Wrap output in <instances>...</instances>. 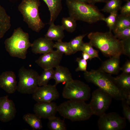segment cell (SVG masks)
I'll return each mask as SVG.
<instances>
[{"instance_id":"cell-27","label":"cell","mask_w":130,"mask_h":130,"mask_svg":"<svg viewBox=\"0 0 130 130\" xmlns=\"http://www.w3.org/2000/svg\"><path fill=\"white\" fill-rule=\"evenodd\" d=\"M106 3L102 10L107 13L118 11L121 7V0H108Z\"/></svg>"},{"instance_id":"cell-15","label":"cell","mask_w":130,"mask_h":130,"mask_svg":"<svg viewBox=\"0 0 130 130\" xmlns=\"http://www.w3.org/2000/svg\"><path fill=\"white\" fill-rule=\"evenodd\" d=\"M17 81L14 73L6 71L0 75V87L9 94L14 93L17 90Z\"/></svg>"},{"instance_id":"cell-1","label":"cell","mask_w":130,"mask_h":130,"mask_svg":"<svg viewBox=\"0 0 130 130\" xmlns=\"http://www.w3.org/2000/svg\"><path fill=\"white\" fill-rule=\"evenodd\" d=\"M84 77L88 82L91 83L106 92L117 100L125 99L124 92L111 75L99 69L84 72Z\"/></svg>"},{"instance_id":"cell-21","label":"cell","mask_w":130,"mask_h":130,"mask_svg":"<svg viewBox=\"0 0 130 130\" xmlns=\"http://www.w3.org/2000/svg\"><path fill=\"white\" fill-rule=\"evenodd\" d=\"M50 25L45 37L52 41H62L65 36L64 32V30L62 26L55 25L54 23Z\"/></svg>"},{"instance_id":"cell-25","label":"cell","mask_w":130,"mask_h":130,"mask_svg":"<svg viewBox=\"0 0 130 130\" xmlns=\"http://www.w3.org/2000/svg\"><path fill=\"white\" fill-rule=\"evenodd\" d=\"M47 126L51 130H66V125L64 120L54 116L48 119Z\"/></svg>"},{"instance_id":"cell-26","label":"cell","mask_w":130,"mask_h":130,"mask_svg":"<svg viewBox=\"0 0 130 130\" xmlns=\"http://www.w3.org/2000/svg\"><path fill=\"white\" fill-rule=\"evenodd\" d=\"M40 75H39L38 80V85L40 86L48 84L50 79H53L54 72L53 69L44 70Z\"/></svg>"},{"instance_id":"cell-12","label":"cell","mask_w":130,"mask_h":130,"mask_svg":"<svg viewBox=\"0 0 130 130\" xmlns=\"http://www.w3.org/2000/svg\"><path fill=\"white\" fill-rule=\"evenodd\" d=\"M63 54L57 50L42 54L35 61L44 70L53 69L59 65Z\"/></svg>"},{"instance_id":"cell-34","label":"cell","mask_w":130,"mask_h":130,"mask_svg":"<svg viewBox=\"0 0 130 130\" xmlns=\"http://www.w3.org/2000/svg\"><path fill=\"white\" fill-rule=\"evenodd\" d=\"M122 106L123 108V112L124 117L130 122V104L127 103L125 99L121 100Z\"/></svg>"},{"instance_id":"cell-22","label":"cell","mask_w":130,"mask_h":130,"mask_svg":"<svg viewBox=\"0 0 130 130\" xmlns=\"http://www.w3.org/2000/svg\"><path fill=\"white\" fill-rule=\"evenodd\" d=\"M11 26L10 17L4 8L0 5V39L3 37Z\"/></svg>"},{"instance_id":"cell-30","label":"cell","mask_w":130,"mask_h":130,"mask_svg":"<svg viewBox=\"0 0 130 130\" xmlns=\"http://www.w3.org/2000/svg\"><path fill=\"white\" fill-rule=\"evenodd\" d=\"M54 48L66 55H69L73 54L69 42H64L62 41H57L54 43Z\"/></svg>"},{"instance_id":"cell-9","label":"cell","mask_w":130,"mask_h":130,"mask_svg":"<svg viewBox=\"0 0 130 130\" xmlns=\"http://www.w3.org/2000/svg\"><path fill=\"white\" fill-rule=\"evenodd\" d=\"M113 98L108 93L98 88L92 93L89 104L93 115L100 116L105 113L111 103Z\"/></svg>"},{"instance_id":"cell-37","label":"cell","mask_w":130,"mask_h":130,"mask_svg":"<svg viewBox=\"0 0 130 130\" xmlns=\"http://www.w3.org/2000/svg\"><path fill=\"white\" fill-rule=\"evenodd\" d=\"M121 14L125 15H130V1H127L126 3L122 6L120 9Z\"/></svg>"},{"instance_id":"cell-20","label":"cell","mask_w":130,"mask_h":130,"mask_svg":"<svg viewBox=\"0 0 130 130\" xmlns=\"http://www.w3.org/2000/svg\"><path fill=\"white\" fill-rule=\"evenodd\" d=\"M47 6L50 13L49 24L54 22L62 9V0H43Z\"/></svg>"},{"instance_id":"cell-33","label":"cell","mask_w":130,"mask_h":130,"mask_svg":"<svg viewBox=\"0 0 130 130\" xmlns=\"http://www.w3.org/2000/svg\"><path fill=\"white\" fill-rule=\"evenodd\" d=\"M114 34V36L119 40L130 38V27L118 31Z\"/></svg>"},{"instance_id":"cell-8","label":"cell","mask_w":130,"mask_h":130,"mask_svg":"<svg viewBox=\"0 0 130 130\" xmlns=\"http://www.w3.org/2000/svg\"><path fill=\"white\" fill-rule=\"evenodd\" d=\"M19 81L17 90L22 94H32L39 86V75L35 70L21 67L18 72Z\"/></svg>"},{"instance_id":"cell-19","label":"cell","mask_w":130,"mask_h":130,"mask_svg":"<svg viewBox=\"0 0 130 130\" xmlns=\"http://www.w3.org/2000/svg\"><path fill=\"white\" fill-rule=\"evenodd\" d=\"M114 78L124 94L126 101L130 105V74L122 73Z\"/></svg>"},{"instance_id":"cell-38","label":"cell","mask_w":130,"mask_h":130,"mask_svg":"<svg viewBox=\"0 0 130 130\" xmlns=\"http://www.w3.org/2000/svg\"><path fill=\"white\" fill-rule=\"evenodd\" d=\"M120 70L123 73L127 74L130 73V60L127 61L122 67H120Z\"/></svg>"},{"instance_id":"cell-28","label":"cell","mask_w":130,"mask_h":130,"mask_svg":"<svg viewBox=\"0 0 130 130\" xmlns=\"http://www.w3.org/2000/svg\"><path fill=\"white\" fill-rule=\"evenodd\" d=\"M61 23L64 30L70 32L74 31L77 26L76 20L70 16L63 18Z\"/></svg>"},{"instance_id":"cell-7","label":"cell","mask_w":130,"mask_h":130,"mask_svg":"<svg viewBox=\"0 0 130 130\" xmlns=\"http://www.w3.org/2000/svg\"><path fill=\"white\" fill-rule=\"evenodd\" d=\"M89 85L79 80L73 79L65 84L62 92L64 98L71 100H88L91 96Z\"/></svg>"},{"instance_id":"cell-31","label":"cell","mask_w":130,"mask_h":130,"mask_svg":"<svg viewBox=\"0 0 130 130\" xmlns=\"http://www.w3.org/2000/svg\"><path fill=\"white\" fill-rule=\"evenodd\" d=\"M93 46L90 42L89 43H84L81 47L80 51L88 54L90 57L91 60L93 58H97L101 60L99 56L98 51L94 49Z\"/></svg>"},{"instance_id":"cell-17","label":"cell","mask_w":130,"mask_h":130,"mask_svg":"<svg viewBox=\"0 0 130 130\" xmlns=\"http://www.w3.org/2000/svg\"><path fill=\"white\" fill-rule=\"evenodd\" d=\"M120 56L112 57L104 62L99 69L110 74L117 75L120 70Z\"/></svg>"},{"instance_id":"cell-14","label":"cell","mask_w":130,"mask_h":130,"mask_svg":"<svg viewBox=\"0 0 130 130\" xmlns=\"http://www.w3.org/2000/svg\"><path fill=\"white\" fill-rule=\"evenodd\" d=\"M58 106L56 103L52 102H37L34 105L33 111L41 118L49 119L55 116L58 112Z\"/></svg>"},{"instance_id":"cell-35","label":"cell","mask_w":130,"mask_h":130,"mask_svg":"<svg viewBox=\"0 0 130 130\" xmlns=\"http://www.w3.org/2000/svg\"><path fill=\"white\" fill-rule=\"evenodd\" d=\"M76 61L78 64V66L76 69V71H86L88 61L81 58H78Z\"/></svg>"},{"instance_id":"cell-42","label":"cell","mask_w":130,"mask_h":130,"mask_svg":"<svg viewBox=\"0 0 130 130\" xmlns=\"http://www.w3.org/2000/svg\"><path fill=\"white\" fill-rule=\"evenodd\" d=\"M124 0L127 1H128V0Z\"/></svg>"},{"instance_id":"cell-2","label":"cell","mask_w":130,"mask_h":130,"mask_svg":"<svg viewBox=\"0 0 130 130\" xmlns=\"http://www.w3.org/2000/svg\"><path fill=\"white\" fill-rule=\"evenodd\" d=\"M88 37L92 46L99 50L106 56H120L122 54V41L117 38L111 31L91 32Z\"/></svg>"},{"instance_id":"cell-23","label":"cell","mask_w":130,"mask_h":130,"mask_svg":"<svg viewBox=\"0 0 130 130\" xmlns=\"http://www.w3.org/2000/svg\"><path fill=\"white\" fill-rule=\"evenodd\" d=\"M23 118L33 130H39L43 127L41 118L35 113L26 114L24 115Z\"/></svg>"},{"instance_id":"cell-18","label":"cell","mask_w":130,"mask_h":130,"mask_svg":"<svg viewBox=\"0 0 130 130\" xmlns=\"http://www.w3.org/2000/svg\"><path fill=\"white\" fill-rule=\"evenodd\" d=\"M55 68L53 78L55 80V85L56 86L61 83L65 84L73 79L71 73L67 68L59 65Z\"/></svg>"},{"instance_id":"cell-24","label":"cell","mask_w":130,"mask_h":130,"mask_svg":"<svg viewBox=\"0 0 130 130\" xmlns=\"http://www.w3.org/2000/svg\"><path fill=\"white\" fill-rule=\"evenodd\" d=\"M130 27V15L120 14L118 15L115 26L113 30L114 33Z\"/></svg>"},{"instance_id":"cell-29","label":"cell","mask_w":130,"mask_h":130,"mask_svg":"<svg viewBox=\"0 0 130 130\" xmlns=\"http://www.w3.org/2000/svg\"><path fill=\"white\" fill-rule=\"evenodd\" d=\"M87 34H86L79 35L69 42L73 54L78 51H80L81 47L84 43L83 41V39Z\"/></svg>"},{"instance_id":"cell-16","label":"cell","mask_w":130,"mask_h":130,"mask_svg":"<svg viewBox=\"0 0 130 130\" xmlns=\"http://www.w3.org/2000/svg\"><path fill=\"white\" fill-rule=\"evenodd\" d=\"M54 44L52 40L45 37L39 38L32 43V51L35 54L48 53L53 50Z\"/></svg>"},{"instance_id":"cell-40","label":"cell","mask_w":130,"mask_h":130,"mask_svg":"<svg viewBox=\"0 0 130 130\" xmlns=\"http://www.w3.org/2000/svg\"><path fill=\"white\" fill-rule=\"evenodd\" d=\"M108 0H91L90 4L94 5V4L98 2H105Z\"/></svg>"},{"instance_id":"cell-36","label":"cell","mask_w":130,"mask_h":130,"mask_svg":"<svg viewBox=\"0 0 130 130\" xmlns=\"http://www.w3.org/2000/svg\"><path fill=\"white\" fill-rule=\"evenodd\" d=\"M123 44V54L130 57V38L121 40Z\"/></svg>"},{"instance_id":"cell-39","label":"cell","mask_w":130,"mask_h":130,"mask_svg":"<svg viewBox=\"0 0 130 130\" xmlns=\"http://www.w3.org/2000/svg\"><path fill=\"white\" fill-rule=\"evenodd\" d=\"M82 58L88 61L89 60H91L89 55L85 52H83L82 53Z\"/></svg>"},{"instance_id":"cell-4","label":"cell","mask_w":130,"mask_h":130,"mask_svg":"<svg viewBox=\"0 0 130 130\" xmlns=\"http://www.w3.org/2000/svg\"><path fill=\"white\" fill-rule=\"evenodd\" d=\"M57 111L72 122L85 121L93 115L89 104L78 100L69 99L63 102L58 106Z\"/></svg>"},{"instance_id":"cell-11","label":"cell","mask_w":130,"mask_h":130,"mask_svg":"<svg viewBox=\"0 0 130 130\" xmlns=\"http://www.w3.org/2000/svg\"><path fill=\"white\" fill-rule=\"evenodd\" d=\"M32 94L33 98L37 102H52L59 97V93L54 85L47 84L38 86Z\"/></svg>"},{"instance_id":"cell-5","label":"cell","mask_w":130,"mask_h":130,"mask_svg":"<svg viewBox=\"0 0 130 130\" xmlns=\"http://www.w3.org/2000/svg\"><path fill=\"white\" fill-rule=\"evenodd\" d=\"M4 44L10 56L25 59L32 43L30 41L28 34L19 27L14 30L11 36L5 40Z\"/></svg>"},{"instance_id":"cell-3","label":"cell","mask_w":130,"mask_h":130,"mask_svg":"<svg viewBox=\"0 0 130 130\" xmlns=\"http://www.w3.org/2000/svg\"><path fill=\"white\" fill-rule=\"evenodd\" d=\"M70 16L76 21L90 24L102 20L105 17L94 5L81 2L78 0H66Z\"/></svg>"},{"instance_id":"cell-13","label":"cell","mask_w":130,"mask_h":130,"mask_svg":"<svg viewBox=\"0 0 130 130\" xmlns=\"http://www.w3.org/2000/svg\"><path fill=\"white\" fill-rule=\"evenodd\" d=\"M16 110L13 100L7 96L0 98V121L3 122H9L15 117Z\"/></svg>"},{"instance_id":"cell-6","label":"cell","mask_w":130,"mask_h":130,"mask_svg":"<svg viewBox=\"0 0 130 130\" xmlns=\"http://www.w3.org/2000/svg\"><path fill=\"white\" fill-rule=\"evenodd\" d=\"M40 5L39 0H22L18 7L24 21L30 28L37 32H39L45 25L39 15Z\"/></svg>"},{"instance_id":"cell-32","label":"cell","mask_w":130,"mask_h":130,"mask_svg":"<svg viewBox=\"0 0 130 130\" xmlns=\"http://www.w3.org/2000/svg\"><path fill=\"white\" fill-rule=\"evenodd\" d=\"M110 14L107 17L104 18L102 20L104 21L109 27L110 31H111L113 29L117 20L118 14V11H115L110 13Z\"/></svg>"},{"instance_id":"cell-10","label":"cell","mask_w":130,"mask_h":130,"mask_svg":"<svg viewBox=\"0 0 130 130\" xmlns=\"http://www.w3.org/2000/svg\"><path fill=\"white\" fill-rule=\"evenodd\" d=\"M99 117L98 121L99 130H122L126 126V119L116 112L105 113Z\"/></svg>"},{"instance_id":"cell-41","label":"cell","mask_w":130,"mask_h":130,"mask_svg":"<svg viewBox=\"0 0 130 130\" xmlns=\"http://www.w3.org/2000/svg\"><path fill=\"white\" fill-rule=\"evenodd\" d=\"M78 0L81 2L88 3L90 4L91 0Z\"/></svg>"}]
</instances>
